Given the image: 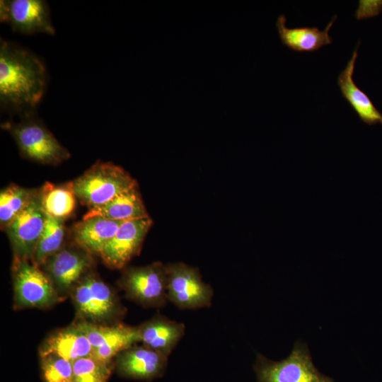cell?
<instances>
[{"mask_svg": "<svg viewBox=\"0 0 382 382\" xmlns=\"http://www.w3.org/2000/svg\"><path fill=\"white\" fill-rule=\"evenodd\" d=\"M167 297L180 310H195L212 306V287L202 280L197 268L183 262L166 265Z\"/></svg>", "mask_w": 382, "mask_h": 382, "instance_id": "7", "label": "cell"}, {"mask_svg": "<svg viewBox=\"0 0 382 382\" xmlns=\"http://www.w3.org/2000/svg\"><path fill=\"white\" fill-rule=\"evenodd\" d=\"M92 265L91 254L78 245V248H62L42 265L61 296L71 292L88 273Z\"/></svg>", "mask_w": 382, "mask_h": 382, "instance_id": "13", "label": "cell"}, {"mask_svg": "<svg viewBox=\"0 0 382 382\" xmlns=\"http://www.w3.org/2000/svg\"><path fill=\"white\" fill-rule=\"evenodd\" d=\"M120 284L127 298L144 307H162L168 301L166 267L160 262L127 268Z\"/></svg>", "mask_w": 382, "mask_h": 382, "instance_id": "8", "label": "cell"}, {"mask_svg": "<svg viewBox=\"0 0 382 382\" xmlns=\"http://www.w3.org/2000/svg\"><path fill=\"white\" fill-rule=\"evenodd\" d=\"M336 18L337 15L323 30L316 27L289 28L286 25V17L282 14L277 17L276 27L282 43L289 50L298 52H312L332 42L329 30Z\"/></svg>", "mask_w": 382, "mask_h": 382, "instance_id": "18", "label": "cell"}, {"mask_svg": "<svg viewBox=\"0 0 382 382\" xmlns=\"http://www.w3.org/2000/svg\"><path fill=\"white\" fill-rule=\"evenodd\" d=\"M46 213L36 190L27 207L4 229L6 231L15 258L33 260L44 230Z\"/></svg>", "mask_w": 382, "mask_h": 382, "instance_id": "9", "label": "cell"}, {"mask_svg": "<svg viewBox=\"0 0 382 382\" xmlns=\"http://www.w3.org/2000/svg\"><path fill=\"white\" fill-rule=\"evenodd\" d=\"M19 116L18 122L7 121L1 124V128L11 134L23 157L51 165L59 164L70 157L68 150L57 140L35 111Z\"/></svg>", "mask_w": 382, "mask_h": 382, "instance_id": "2", "label": "cell"}, {"mask_svg": "<svg viewBox=\"0 0 382 382\" xmlns=\"http://www.w3.org/2000/svg\"><path fill=\"white\" fill-rule=\"evenodd\" d=\"M30 260L14 259V304L17 308H45L61 299L48 275Z\"/></svg>", "mask_w": 382, "mask_h": 382, "instance_id": "6", "label": "cell"}, {"mask_svg": "<svg viewBox=\"0 0 382 382\" xmlns=\"http://www.w3.org/2000/svg\"><path fill=\"white\" fill-rule=\"evenodd\" d=\"M123 222L102 216L83 219L75 224L73 236L77 245L91 255H99Z\"/></svg>", "mask_w": 382, "mask_h": 382, "instance_id": "19", "label": "cell"}, {"mask_svg": "<svg viewBox=\"0 0 382 382\" xmlns=\"http://www.w3.org/2000/svg\"><path fill=\"white\" fill-rule=\"evenodd\" d=\"M253 369L257 382H334L314 366L308 347L301 340L296 341L291 353L280 361L257 353Z\"/></svg>", "mask_w": 382, "mask_h": 382, "instance_id": "4", "label": "cell"}, {"mask_svg": "<svg viewBox=\"0 0 382 382\" xmlns=\"http://www.w3.org/2000/svg\"><path fill=\"white\" fill-rule=\"evenodd\" d=\"M102 216L127 221L149 216L138 185L119 194L107 203L89 209L83 219Z\"/></svg>", "mask_w": 382, "mask_h": 382, "instance_id": "20", "label": "cell"}, {"mask_svg": "<svg viewBox=\"0 0 382 382\" xmlns=\"http://www.w3.org/2000/svg\"><path fill=\"white\" fill-rule=\"evenodd\" d=\"M44 382H73V363L59 356L40 355Z\"/></svg>", "mask_w": 382, "mask_h": 382, "instance_id": "25", "label": "cell"}, {"mask_svg": "<svg viewBox=\"0 0 382 382\" xmlns=\"http://www.w3.org/2000/svg\"><path fill=\"white\" fill-rule=\"evenodd\" d=\"M36 190H31L12 184L0 193V225L5 229L27 207Z\"/></svg>", "mask_w": 382, "mask_h": 382, "instance_id": "23", "label": "cell"}, {"mask_svg": "<svg viewBox=\"0 0 382 382\" xmlns=\"http://www.w3.org/2000/svg\"><path fill=\"white\" fill-rule=\"evenodd\" d=\"M65 237L64 219L46 214L44 230L37 243L32 260L35 265H42L48 258L62 248Z\"/></svg>", "mask_w": 382, "mask_h": 382, "instance_id": "22", "label": "cell"}, {"mask_svg": "<svg viewBox=\"0 0 382 382\" xmlns=\"http://www.w3.org/2000/svg\"><path fill=\"white\" fill-rule=\"evenodd\" d=\"M93 349L84 332L76 324L51 334L42 343L40 355L52 354L72 363L93 355Z\"/></svg>", "mask_w": 382, "mask_h": 382, "instance_id": "17", "label": "cell"}, {"mask_svg": "<svg viewBox=\"0 0 382 382\" xmlns=\"http://www.w3.org/2000/svg\"><path fill=\"white\" fill-rule=\"evenodd\" d=\"M137 185L124 168L111 162H97L70 183L76 197L89 209L107 203Z\"/></svg>", "mask_w": 382, "mask_h": 382, "instance_id": "3", "label": "cell"}, {"mask_svg": "<svg viewBox=\"0 0 382 382\" xmlns=\"http://www.w3.org/2000/svg\"><path fill=\"white\" fill-rule=\"evenodd\" d=\"M114 364L98 359L93 356L79 359L73 362V382H107Z\"/></svg>", "mask_w": 382, "mask_h": 382, "instance_id": "24", "label": "cell"}, {"mask_svg": "<svg viewBox=\"0 0 382 382\" xmlns=\"http://www.w3.org/2000/svg\"><path fill=\"white\" fill-rule=\"evenodd\" d=\"M139 342L168 357L177 346L185 332L183 323L156 315L137 327Z\"/></svg>", "mask_w": 382, "mask_h": 382, "instance_id": "16", "label": "cell"}, {"mask_svg": "<svg viewBox=\"0 0 382 382\" xmlns=\"http://www.w3.org/2000/svg\"><path fill=\"white\" fill-rule=\"evenodd\" d=\"M47 71L31 52L1 39V106L19 115L35 111L45 93Z\"/></svg>", "mask_w": 382, "mask_h": 382, "instance_id": "1", "label": "cell"}, {"mask_svg": "<svg viewBox=\"0 0 382 382\" xmlns=\"http://www.w3.org/2000/svg\"><path fill=\"white\" fill-rule=\"evenodd\" d=\"M88 339L93 349V356L105 362L122 351L139 342L137 327L123 324L111 325L82 321L76 324Z\"/></svg>", "mask_w": 382, "mask_h": 382, "instance_id": "12", "label": "cell"}, {"mask_svg": "<svg viewBox=\"0 0 382 382\" xmlns=\"http://www.w3.org/2000/svg\"><path fill=\"white\" fill-rule=\"evenodd\" d=\"M382 11V1H359L355 12L358 20L378 16Z\"/></svg>", "mask_w": 382, "mask_h": 382, "instance_id": "26", "label": "cell"}, {"mask_svg": "<svg viewBox=\"0 0 382 382\" xmlns=\"http://www.w3.org/2000/svg\"><path fill=\"white\" fill-rule=\"evenodd\" d=\"M71 294L83 321L103 324L121 316L124 311L112 290L93 273L85 275Z\"/></svg>", "mask_w": 382, "mask_h": 382, "instance_id": "5", "label": "cell"}, {"mask_svg": "<svg viewBox=\"0 0 382 382\" xmlns=\"http://www.w3.org/2000/svg\"><path fill=\"white\" fill-rule=\"evenodd\" d=\"M152 224L149 216L123 222L99 254L103 262L112 269L125 267L139 254Z\"/></svg>", "mask_w": 382, "mask_h": 382, "instance_id": "11", "label": "cell"}, {"mask_svg": "<svg viewBox=\"0 0 382 382\" xmlns=\"http://www.w3.org/2000/svg\"><path fill=\"white\" fill-rule=\"evenodd\" d=\"M40 195L44 211L52 217L64 219L75 208L76 195L70 183L57 186L47 183L40 190Z\"/></svg>", "mask_w": 382, "mask_h": 382, "instance_id": "21", "label": "cell"}, {"mask_svg": "<svg viewBox=\"0 0 382 382\" xmlns=\"http://www.w3.org/2000/svg\"><path fill=\"white\" fill-rule=\"evenodd\" d=\"M168 357L144 345H133L116 356L115 367L125 378L151 381L165 374Z\"/></svg>", "mask_w": 382, "mask_h": 382, "instance_id": "14", "label": "cell"}, {"mask_svg": "<svg viewBox=\"0 0 382 382\" xmlns=\"http://www.w3.org/2000/svg\"><path fill=\"white\" fill-rule=\"evenodd\" d=\"M0 21L21 34H55L48 4L42 0H1Z\"/></svg>", "mask_w": 382, "mask_h": 382, "instance_id": "10", "label": "cell"}, {"mask_svg": "<svg viewBox=\"0 0 382 382\" xmlns=\"http://www.w3.org/2000/svg\"><path fill=\"white\" fill-rule=\"evenodd\" d=\"M358 42L346 67L337 77V85L342 97L357 113L361 121L368 125H382V113L375 107L370 98L354 83L353 74L358 56Z\"/></svg>", "mask_w": 382, "mask_h": 382, "instance_id": "15", "label": "cell"}]
</instances>
